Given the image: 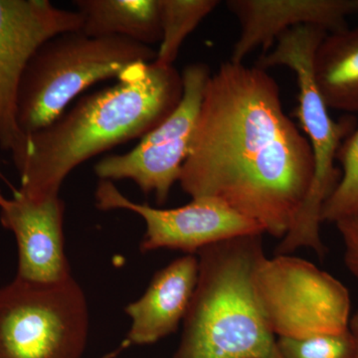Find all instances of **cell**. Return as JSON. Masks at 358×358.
Here are the masks:
<instances>
[{
	"label": "cell",
	"mask_w": 358,
	"mask_h": 358,
	"mask_svg": "<svg viewBox=\"0 0 358 358\" xmlns=\"http://www.w3.org/2000/svg\"><path fill=\"white\" fill-rule=\"evenodd\" d=\"M313 171L310 143L285 114L267 70L229 60L210 75L178 181L183 192L221 200L282 239Z\"/></svg>",
	"instance_id": "cell-1"
},
{
	"label": "cell",
	"mask_w": 358,
	"mask_h": 358,
	"mask_svg": "<svg viewBox=\"0 0 358 358\" xmlns=\"http://www.w3.org/2000/svg\"><path fill=\"white\" fill-rule=\"evenodd\" d=\"M182 91L173 66H131L113 86L82 96L46 128L24 136L13 152L18 190L33 199L59 194L65 178L86 160L159 126Z\"/></svg>",
	"instance_id": "cell-2"
},
{
	"label": "cell",
	"mask_w": 358,
	"mask_h": 358,
	"mask_svg": "<svg viewBox=\"0 0 358 358\" xmlns=\"http://www.w3.org/2000/svg\"><path fill=\"white\" fill-rule=\"evenodd\" d=\"M264 234L237 237L197 253L196 289L171 358H282L254 289L266 258Z\"/></svg>",
	"instance_id": "cell-3"
},
{
	"label": "cell",
	"mask_w": 358,
	"mask_h": 358,
	"mask_svg": "<svg viewBox=\"0 0 358 358\" xmlns=\"http://www.w3.org/2000/svg\"><path fill=\"white\" fill-rule=\"evenodd\" d=\"M155 58L152 47L124 37H91L81 30L52 37L34 52L21 77L16 103L21 133L46 128L90 87Z\"/></svg>",
	"instance_id": "cell-4"
},
{
	"label": "cell",
	"mask_w": 358,
	"mask_h": 358,
	"mask_svg": "<svg viewBox=\"0 0 358 358\" xmlns=\"http://www.w3.org/2000/svg\"><path fill=\"white\" fill-rule=\"evenodd\" d=\"M327 32L317 26L292 28L278 38L273 50L260 58L256 66L267 70L286 66L298 80L299 106L296 117L312 148L315 171L310 192L291 229L275 248L277 255H291L300 248H310L322 258L327 249L320 237V213L324 202L341 179L334 166L343 141L355 129V117L334 121L315 79V52Z\"/></svg>",
	"instance_id": "cell-5"
},
{
	"label": "cell",
	"mask_w": 358,
	"mask_h": 358,
	"mask_svg": "<svg viewBox=\"0 0 358 358\" xmlns=\"http://www.w3.org/2000/svg\"><path fill=\"white\" fill-rule=\"evenodd\" d=\"M89 331L88 301L73 277H15L0 288V358H83Z\"/></svg>",
	"instance_id": "cell-6"
},
{
	"label": "cell",
	"mask_w": 358,
	"mask_h": 358,
	"mask_svg": "<svg viewBox=\"0 0 358 358\" xmlns=\"http://www.w3.org/2000/svg\"><path fill=\"white\" fill-rule=\"evenodd\" d=\"M254 289L277 338H308L348 329L350 292L343 282L305 259L266 257L257 268Z\"/></svg>",
	"instance_id": "cell-7"
},
{
	"label": "cell",
	"mask_w": 358,
	"mask_h": 358,
	"mask_svg": "<svg viewBox=\"0 0 358 358\" xmlns=\"http://www.w3.org/2000/svg\"><path fill=\"white\" fill-rule=\"evenodd\" d=\"M211 73L202 63L188 65L182 78V96L164 121L122 155L103 157L94 166L100 180L134 181L145 194L154 193L157 204L166 203L178 182L190 148Z\"/></svg>",
	"instance_id": "cell-8"
},
{
	"label": "cell",
	"mask_w": 358,
	"mask_h": 358,
	"mask_svg": "<svg viewBox=\"0 0 358 358\" xmlns=\"http://www.w3.org/2000/svg\"><path fill=\"white\" fill-rule=\"evenodd\" d=\"M95 200L100 210L122 209L145 220L147 229L140 245L141 253L171 249L197 255L211 245L246 235L265 234L255 221L212 197L192 199L176 208H155L127 199L112 181L100 180Z\"/></svg>",
	"instance_id": "cell-9"
},
{
	"label": "cell",
	"mask_w": 358,
	"mask_h": 358,
	"mask_svg": "<svg viewBox=\"0 0 358 358\" xmlns=\"http://www.w3.org/2000/svg\"><path fill=\"white\" fill-rule=\"evenodd\" d=\"M83 16L49 0H0V148L13 154L24 134L16 117L18 88L28 61L47 40L79 31Z\"/></svg>",
	"instance_id": "cell-10"
},
{
	"label": "cell",
	"mask_w": 358,
	"mask_h": 358,
	"mask_svg": "<svg viewBox=\"0 0 358 358\" xmlns=\"http://www.w3.org/2000/svg\"><path fill=\"white\" fill-rule=\"evenodd\" d=\"M64 214L59 194L33 199L18 189L0 208V222L17 243L16 277L42 284L73 277L65 253Z\"/></svg>",
	"instance_id": "cell-11"
},
{
	"label": "cell",
	"mask_w": 358,
	"mask_h": 358,
	"mask_svg": "<svg viewBox=\"0 0 358 358\" xmlns=\"http://www.w3.org/2000/svg\"><path fill=\"white\" fill-rule=\"evenodd\" d=\"M230 13L241 26L230 61L243 63L252 51H267L281 35L298 26L327 33L346 29V18L358 11V0H228Z\"/></svg>",
	"instance_id": "cell-12"
},
{
	"label": "cell",
	"mask_w": 358,
	"mask_h": 358,
	"mask_svg": "<svg viewBox=\"0 0 358 358\" xmlns=\"http://www.w3.org/2000/svg\"><path fill=\"white\" fill-rule=\"evenodd\" d=\"M197 255L179 257L152 277L145 294L124 312L131 324V345H150L178 331L185 320L199 280Z\"/></svg>",
	"instance_id": "cell-13"
},
{
	"label": "cell",
	"mask_w": 358,
	"mask_h": 358,
	"mask_svg": "<svg viewBox=\"0 0 358 358\" xmlns=\"http://www.w3.org/2000/svg\"><path fill=\"white\" fill-rule=\"evenodd\" d=\"M91 37H124L150 45L162 40L159 0H75Z\"/></svg>",
	"instance_id": "cell-14"
},
{
	"label": "cell",
	"mask_w": 358,
	"mask_h": 358,
	"mask_svg": "<svg viewBox=\"0 0 358 358\" xmlns=\"http://www.w3.org/2000/svg\"><path fill=\"white\" fill-rule=\"evenodd\" d=\"M313 72L329 109L358 112V26L327 33L315 52Z\"/></svg>",
	"instance_id": "cell-15"
},
{
	"label": "cell",
	"mask_w": 358,
	"mask_h": 358,
	"mask_svg": "<svg viewBox=\"0 0 358 358\" xmlns=\"http://www.w3.org/2000/svg\"><path fill=\"white\" fill-rule=\"evenodd\" d=\"M219 4L218 0H159L162 40L155 62L173 66L188 35Z\"/></svg>",
	"instance_id": "cell-16"
},
{
	"label": "cell",
	"mask_w": 358,
	"mask_h": 358,
	"mask_svg": "<svg viewBox=\"0 0 358 358\" xmlns=\"http://www.w3.org/2000/svg\"><path fill=\"white\" fill-rule=\"evenodd\" d=\"M336 160L343 169L341 176L322 206V223H336L358 210V128L343 141Z\"/></svg>",
	"instance_id": "cell-17"
},
{
	"label": "cell",
	"mask_w": 358,
	"mask_h": 358,
	"mask_svg": "<svg viewBox=\"0 0 358 358\" xmlns=\"http://www.w3.org/2000/svg\"><path fill=\"white\" fill-rule=\"evenodd\" d=\"M277 345L282 358H353L355 350L350 329L308 338H277Z\"/></svg>",
	"instance_id": "cell-18"
},
{
	"label": "cell",
	"mask_w": 358,
	"mask_h": 358,
	"mask_svg": "<svg viewBox=\"0 0 358 358\" xmlns=\"http://www.w3.org/2000/svg\"><path fill=\"white\" fill-rule=\"evenodd\" d=\"M336 227L345 244V263L358 280V210L339 219Z\"/></svg>",
	"instance_id": "cell-19"
},
{
	"label": "cell",
	"mask_w": 358,
	"mask_h": 358,
	"mask_svg": "<svg viewBox=\"0 0 358 358\" xmlns=\"http://www.w3.org/2000/svg\"><path fill=\"white\" fill-rule=\"evenodd\" d=\"M350 333H352L353 339H355V355L353 358H358V310L353 313L350 320V326H348Z\"/></svg>",
	"instance_id": "cell-20"
},
{
	"label": "cell",
	"mask_w": 358,
	"mask_h": 358,
	"mask_svg": "<svg viewBox=\"0 0 358 358\" xmlns=\"http://www.w3.org/2000/svg\"><path fill=\"white\" fill-rule=\"evenodd\" d=\"M131 343H129L128 339H124V341H122L121 345L117 346V348H115V350H112V352H108L107 355H103V357H102L101 358H115V357H119L120 355H121V353L122 352H124V350H126L127 348H129V346H131Z\"/></svg>",
	"instance_id": "cell-21"
}]
</instances>
